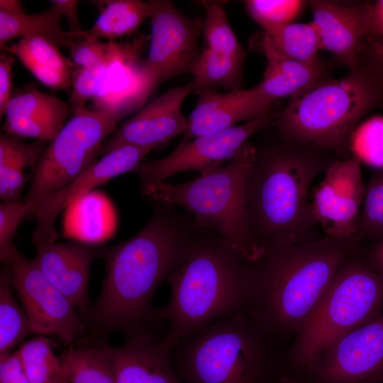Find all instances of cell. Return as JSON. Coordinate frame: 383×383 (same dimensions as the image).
Instances as JSON below:
<instances>
[{"mask_svg": "<svg viewBox=\"0 0 383 383\" xmlns=\"http://www.w3.org/2000/svg\"><path fill=\"white\" fill-rule=\"evenodd\" d=\"M203 231L176 206L155 201L145 226L106 252L101 291L86 313L93 330L128 334L164 321L152 304L155 292L190 256Z\"/></svg>", "mask_w": 383, "mask_h": 383, "instance_id": "1", "label": "cell"}, {"mask_svg": "<svg viewBox=\"0 0 383 383\" xmlns=\"http://www.w3.org/2000/svg\"><path fill=\"white\" fill-rule=\"evenodd\" d=\"M355 236L265 249L248 261L245 313L273 337L299 330L341 265L360 250Z\"/></svg>", "mask_w": 383, "mask_h": 383, "instance_id": "2", "label": "cell"}, {"mask_svg": "<svg viewBox=\"0 0 383 383\" xmlns=\"http://www.w3.org/2000/svg\"><path fill=\"white\" fill-rule=\"evenodd\" d=\"M336 159L325 149L279 138L256 148L248 211L251 233L262 251L324 237L319 236L310 188Z\"/></svg>", "mask_w": 383, "mask_h": 383, "instance_id": "3", "label": "cell"}, {"mask_svg": "<svg viewBox=\"0 0 383 383\" xmlns=\"http://www.w3.org/2000/svg\"><path fill=\"white\" fill-rule=\"evenodd\" d=\"M248 262L223 238L204 230L190 256L167 279L170 300L160 309L170 347L204 326L244 311Z\"/></svg>", "mask_w": 383, "mask_h": 383, "instance_id": "4", "label": "cell"}, {"mask_svg": "<svg viewBox=\"0 0 383 383\" xmlns=\"http://www.w3.org/2000/svg\"><path fill=\"white\" fill-rule=\"evenodd\" d=\"M382 106L383 78L360 62L345 77L324 79L289 98L276 112L273 126L282 140L313 145L346 159L360 121Z\"/></svg>", "mask_w": 383, "mask_h": 383, "instance_id": "5", "label": "cell"}, {"mask_svg": "<svg viewBox=\"0 0 383 383\" xmlns=\"http://www.w3.org/2000/svg\"><path fill=\"white\" fill-rule=\"evenodd\" d=\"M255 154L256 147L248 142L225 166L182 184L161 183L141 196L184 209L199 228L223 238L247 261L255 260L263 252L252 237L249 221Z\"/></svg>", "mask_w": 383, "mask_h": 383, "instance_id": "6", "label": "cell"}, {"mask_svg": "<svg viewBox=\"0 0 383 383\" xmlns=\"http://www.w3.org/2000/svg\"><path fill=\"white\" fill-rule=\"evenodd\" d=\"M274 339L240 312L183 337L171 357L187 383H258L273 362Z\"/></svg>", "mask_w": 383, "mask_h": 383, "instance_id": "7", "label": "cell"}, {"mask_svg": "<svg viewBox=\"0 0 383 383\" xmlns=\"http://www.w3.org/2000/svg\"><path fill=\"white\" fill-rule=\"evenodd\" d=\"M383 311V274L372 268L360 250L339 267L296 333L292 358L311 371L334 342Z\"/></svg>", "mask_w": 383, "mask_h": 383, "instance_id": "8", "label": "cell"}, {"mask_svg": "<svg viewBox=\"0 0 383 383\" xmlns=\"http://www.w3.org/2000/svg\"><path fill=\"white\" fill-rule=\"evenodd\" d=\"M49 143L34 170L24 201L31 215L46 196L65 186L96 162L104 143L117 129L118 118L96 109H74Z\"/></svg>", "mask_w": 383, "mask_h": 383, "instance_id": "9", "label": "cell"}, {"mask_svg": "<svg viewBox=\"0 0 383 383\" xmlns=\"http://www.w3.org/2000/svg\"><path fill=\"white\" fill-rule=\"evenodd\" d=\"M276 112L270 109L250 121L179 143L166 157L142 162L135 172L140 194L178 172L197 171L204 175L223 167L252 135L273 126Z\"/></svg>", "mask_w": 383, "mask_h": 383, "instance_id": "10", "label": "cell"}, {"mask_svg": "<svg viewBox=\"0 0 383 383\" xmlns=\"http://www.w3.org/2000/svg\"><path fill=\"white\" fill-rule=\"evenodd\" d=\"M151 32L144 68L157 87L171 78L192 73L199 56L204 18H190L167 0H151Z\"/></svg>", "mask_w": 383, "mask_h": 383, "instance_id": "11", "label": "cell"}, {"mask_svg": "<svg viewBox=\"0 0 383 383\" xmlns=\"http://www.w3.org/2000/svg\"><path fill=\"white\" fill-rule=\"evenodd\" d=\"M11 271L32 333L56 335L71 343L83 331L84 325L67 297L41 272L33 260L17 248L4 263Z\"/></svg>", "mask_w": 383, "mask_h": 383, "instance_id": "12", "label": "cell"}, {"mask_svg": "<svg viewBox=\"0 0 383 383\" xmlns=\"http://www.w3.org/2000/svg\"><path fill=\"white\" fill-rule=\"evenodd\" d=\"M311 371L321 383H379L383 379V311L331 344Z\"/></svg>", "mask_w": 383, "mask_h": 383, "instance_id": "13", "label": "cell"}, {"mask_svg": "<svg viewBox=\"0 0 383 383\" xmlns=\"http://www.w3.org/2000/svg\"><path fill=\"white\" fill-rule=\"evenodd\" d=\"M312 194L314 216L324 235L345 238L355 235L364 185L360 161L354 156L336 159L323 173Z\"/></svg>", "mask_w": 383, "mask_h": 383, "instance_id": "14", "label": "cell"}, {"mask_svg": "<svg viewBox=\"0 0 383 383\" xmlns=\"http://www.w3.org/2000/svg\"><path fill=\"white\" fill-rule=\"evenodd\" d=\"M144 38L132 42H108V67L94 99V109L120 121L138 112L156 88L144 68L140 53Z\"/></svg>", "mask_w": 383, "mask_h": 383, "instance_id": "15", "label": "cell"}, {"mask_svg": "<svg viewBox=\"0 0 383 383\" xmlns=\"http://www.w3.org/2000/svg\"><path fill=\"white\" fill-rule=\"evenodd\" d=\"M152 148L123 146L101 158L65 186L43 199L35 209V228L32 241L35 245L57 240L55 222L59 213L91 189L128 172H136L144 157Z\"/></svg>", "mask_w": 383, "mask_h": 383, "instance_id": "16", "label": "cell"}, {"mask_svg": "<svg viewBox=\"0 0 383 383\" xmlns=\"http://www.w3.org/2000/svg\"><path fill=\"white\" fill-rule=\"evenodd\" d=\"M192 91L188 83L165 91L143 106L108 138L99 150V155L126 145L154 150L177 135L183 134L188 121L182 113V106Z\"/></svg>", "mask_w": 383, "mask_h": 383, "instance_id": "17", "label": "cell"}, {"mask_svg": "<svg viewBox=\"0 0 383 383\" xmlns=\"http://www.w3.org/2000/svg\"><path fill=\"white\" fill-rule=\"evenodd\" d=\"M321 50L331 52L340 64L353 69L371 40V4L344 5L312 0L308 3Z\"/></svg>", "mask_w": 383, "mask_h": 383, "instance_id": "18", "label": "cell"}, {"mask_svg": "<svg viewBox=\"0 0 383 383\" xmlns=\"http://www.w3.org/2000/svg\"><path fill=\"white\" fill-rule=\"evenodd\" d=\"M34 262L45 277L85 314L88 308V284L95 258L104 256L107 248L84 241L35 244Z\"/></svg>", "mask_w": 383, "mask_h": 383, "instance_id": "19", "label": "cell"}, {"mask_svg": "<svg viewBox=\"0 0 383 383\" xmlns=\"http://www.w3.org/2000/svg\"><path fill=\"white\" fill-rule=\"evenodd\" d=\"M197 101L187 118L188 126L180 143L220 132L250 121L271 109L274 101L256 86L227 93L205 87L195 91Z\"/></svg>", "mask_w": 383, "mask_h": 383, "instance_id": "20", "label": "cell"}, {"mask_svg": "<svg viewBox=\"0 0 383 383\" xmlns=\"http://www.w3.org/2000/svg\"><path fill=\"white\" fill-rule=\"evenodd\" d=\"M116 383H182L174 370L171 347L148 328L126 334L124 343L109 346Z\"/></svg>", "mask_w": 383, "mask_h": 383, "instance_id": "21", "label": "cell"}, {"mask_svg": "<svg viewBox=\"0 0 383 383\" xmlns=\"http://www.w3.org/2000/svg\"><path fill=\"white\" fill-rule=\"evenodd\" d=\"M69 105L61 99L38 90L12 96L5 112L3 130L18 138L50 143L66 123Z\"/></svg>", "mask_w": 383, "mask_h": 383, "instance_id": "22", "label": "cell"}, {"mask_svg": "<svg viewBox=\"0 0 383 383\" xmlns=\"http://www.w3.org/2000/svg\"><path fill=\"white\" fill-rule=\"evenodd\" d=\"M260 37V50L267 58V66L257 87L272 101L291 98L326 79L325 67H313L289 58L274 49L262 34Z\"/></svg>", "mask_w": 383, "mask_h": 383, "instance_id": "23", "label": "cell"}, {"mask_svg": "<svg viewBox=\"0 0 383 383\" xmlns=\"http://www.w3.org/2000/svg\"><path fill=\"white\" fill-rule=\"evenodd\" d=\"M51 41L40 37L20 38L6 50L43 84L71 92L74 65Z\"/></svg>", "mask_w": 383, "mask_h": 383, "instance_id": "24", "label": "cell"}, {"mask_svg": "<svg viewBox=\"0 0 383 383\" xmlns=\"http://www.w3.org/2000/svg\"><path fill=\"white\" fill-rule=\"evenodd\" d=\"M62 16L52 6L36 13L12 14L0 11V46L16 38L40 37L59 48H68L86 38L82 33L65 31L61 25Z\"/></svg>", "mask_w": 383, "mask_h": 383, "instance_id": "25", "label": "cell"}, {"mask_svg": "<svg viewBox=\"0 0 383 383\" xmlns=\"http://www.w3.org/2000/svg\"><path fill=\"white\" fill-rule=\"evenodd\" d=\"M48 143H26L18 137L0 135V197L3 202L19 201L25 184L23 169L33 170Z\"/></svg>", "mask_w": 383, "mask_h": 383, "instance_id": "26", "label": "cell"}, {"mask_svg": "<svg viewBox=\"0 0 383 383\" xmlns=\"http://www.w3.org/2000/svg\"><path fill=\"white\" fill-rule=\"evenodd\" d=\"M99 16L87 36L111 41L136 30L149 17L150 4L140 0L92 1Z\"/></svg>", "mask_w": 383, "mask_h": 383, "instance_id": "27", "label": "cell"}, {"mask_svg": "<svg viewBox=\"0 0 383 383\" xmlns=\"http://www.w3.org/2000/svg\"><path fill=\"white\" fill-rule=\"evenodd\" d=\"M260 27L262 35L282 55L313 67H325L318 56L320 42L312 22L262 24Z\"/></svg>", "mask_w": 383, "mask_h": 383, "instance_id": "28", "label": "cell"}, {"mask_svg": "<svg viewBox=\"0 0 383 383\" xmlns=\"http://www.w3.org/2000/svg\"><path fill=\"white\" fill-rule=\"evenodd\" d=\"M60 358L69 383H116L109 345L70 347Z\"/></svg>", "mask_w": 383, "mask_h": 383, "instance_id": "29", "label": "cell"}, {"mask_svg": "<svg viewBox=\"0 0 383 383\" xmlns=\"http://www.w3.org/2000/svg\"><path fill=\"white\" fill-rule=\"evenodd\" d=\"M244 61L206 48L192 72L189 84L194 91L220 86L231 90L240 89Z\"/></svg>", "mask_w": 383, "mask_h": 383, "instance_id": "30", "label": "cell"}, {"mask_svg": "<svg viewBox=\"0 0 383 383\" xmlns=\"http://www.w3.org/2000/svg\"><path fill=\"white\" fill-rule=\"evenodd\" d=\"M11 271L6 266L0 273V357L32 333L27 316L13 293Z\"/></svg>", "mask_w": 383, "mask_h": 383, "instance_id": "31", "label": "cell"}, {"mask_svg": "<svg viewBox=\"0 0 383 383\" xmlns=\"http://www.w3.org/2000/svg\"><path fill=\"white\" fill-rule=\"evenodd\" d=\"M32 383H59L64 370L61 358L53 353L49 339L39 336L21 344L16 350Z\"/></svg>", "mask_w": 383, "mask_h": 383, "instance_id": "32", "label": "cell"}, {"mask_svg": "<svg viewBox=\"0 0 383 383\" xmlns=\"http://www.w3.org/2000/svg\"><path fill=\"white\" fill-rule=\"evenodd\" d=\"M225 1H201L205 11L203 33L206 48L245 61V52L228 21Z\"/></svg>", "mask_w": 383, "mask_h": 383, "instance_id": "33", "label": "cell"}, {"mask_svg": "<svg viewBox=\"0 0 383 383\" xmlns=\"http://www.w3.org/2000/svg\"><path fill=\"white\" fill-rule=\"evenodd\" d=\"M363 207L355 236L377 240L383 238V170L374 174L365 186Z\"/></svg>", "mask_w": 383, "mask_h": 383, "instance_id": "34", "label": "cell"}, {"mask_svg": "<svg viewBox=\"0 0 383 383\" xmlns=\"http://www.w3.org/2000/svg\"><path fill=\"white\" fill-rule=\"evenodd\" d=\"M349 148L361 163L383 170V117L374 116L359 125L350 137Z\"/></svg>", "mask_w": 383, "mask_h": 383, "instance_id": "35", "label": "cell"}, {"mask_svg": "<svg viewBox=\"0 0 383 383\" xmlns=\"http://www.w3.org/2000/svg\"><path fill=\"white\" fill-rule=\"evenodd\" d=\"M250 16L260 25L293 23L304 1L298 0H248L243 1Z\"/></svg>", "mask_w": 383, "mask_h": 383, "instance_id": "36", "label": "cell"}, {"mask_svg": "<svg viewBox=\"0 0 383 383\" xmlns=\"http://www.w3.org/2000/svg\"><path fill=\"white\" fill-rule=\"evenodd\" d=\"M108 62L106 51L105 57L100 62L87 67H74L70 92L73 110L84 107L88 100H94L96 96L106 72Z\"/></svg>", "mask_w": 383, "mask_h": 383, "instance_id": "37", "label": "cell"}, {"mask_svg": "<svg viewBox=\"0 0 383 383\" xmlns=\"http://www.w3.org/2000/svg\"><path fill=\"white\" fill-rule=\"evenodd\" d=\"M32 206L26 201L0 204V258L5 263L16 248L13 239L25 216L32 213Z\"/></svg>", "mask_w": 383, "mask_h": 383, "instance_id": "38", "label": "cell"}, {"mask_svg": "<svg viewBox=\"0 0 383 383\" xmlns=\"http://www.w3.org/2000/svg\"><path fill=\"white\" fill-rule=\"evenodd\" d=\"M107 48L108 43L86 35L70 48L74 67H87L100 62L106 56Z\"/></svg>", "mask_w": 383, "mask_h": 383, "instance_id": "39", "label": "cell"}, {"mask_svg": "<svg viewBox=\"0 0 383 383\" xmlns=\"http://www.w3.org/2000/svg\"><path fill=\"white\" fill-rule=\"evenodd\" d=\"M0 383H32L17 351L0 357Z\"/></svg>", "mask_w": 383, "mask_h": 383, "instance_id": "40", "label": "cell"}, {"mask_svg": "<svg viewBox=\"0 0 383 383\" xmlns=\"http://www.w3.org/2000/svg\"><path fill=\"white\" fill-rule=\"evenodd\" d=\"M14 59L11 56L1 55L0 57V116L5 114L11 99V76Z\"/></svg>", "mask_w": 383, "mask_h": 383, "instance_id": "41", "label": "cell"}, {"mask_svg": "<svg viewBox=\"0 0 383 383\" xmlns=\"http://www.w3.org/2000/svg\"><path fill=\"white\" fill-rule=\"evenodd\" d=\"M360 62L383 78V39H376L368 43Z\"/></svg>", "mask_w": 383, "mask_h": 383, "instance_id": "42", "label": "cell"}, {"mask_svg": "<svg viewBox=\"0 0 383 383\" xmlns=\"http://www.w3.org/2000/svg\"><path fill=\"white\" fill-rule=\"evenodd\" d=\"M51 6H54L64 17L70 27L72 33H82V29L79 23L77 5L78 1L76 0H52L50 1Z\"/></svg>", "mask_w": 383, "mask_h": 383, "instance_id": "43", "label": "cell"}, {"mask_svg": "<svg viewBox=\"0 0 383 383\" xmlns=\"http://www.w3.org/2000/svg\"><path fill=\"white\" fill-rule=\"evenodd\" d=\"M362 257L372 268L383 274V238L374 241Z\"/></svg>", "mask_w": 383, "mask_h": 383, "instance_id": "44", "label": "cell"}, {"mask_svg": "<svg viewBox=\"0 0 383 383\" xmlns=\"http://www.w3.org/2000/svg\"><path fill=\"white\" fill-rule=\"evenodd\" d=\"M370 28L371 40L383 39V0L371 4Z\"/></svg>", "mask_w": 383, "mask_h": 383, "instance_id": "45", "label": "cell"}, {"mask_svg": "<svg viewBox=\"0 0 383 383\" xmlns=\"http://www.w3.org/2000/svg\"><path fill=\"white\" fill-rule=\"evenodd\" d=\"M0 11L12 14L26 13L22 3L18 0H1Z\"/></svg>", "mask_w": 383, "mask_h": 383, "instance_id": "46", "label": "cell"}, {"mask_svg": "<svg viewBox=\"0 0 383 383\" xmlns=\"http://www.w3.org/2000/svg\"><path fill=\"white\" fill-rule=\"evenodd\" d=\"M67 382H68V380H67V377L65 376V374L64 372L63 376H62V379H61V380H60V382L59 383H67Z\"/></svg>", "mask_w": 383, "mask_h": 383, "instance_id": "47", "label": "cell"}, {"mask_svg": "<svg viewBox=\"0 0 383 383\" xmlns=\"http://www.w3.org/2000/svg\"><path fill=\"white\" fill-rule=\"evenodd\" d=\"M67 383H69V382H67Z\"/></svg>", "mask_w": 383, "mask_h": 383, "instance_id": "48", "label": "cell"}]
</instances>
